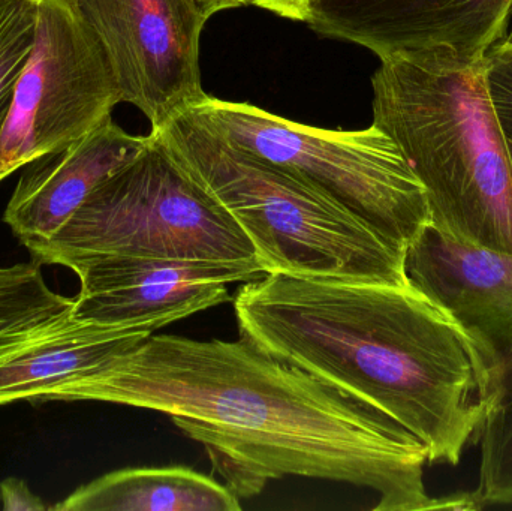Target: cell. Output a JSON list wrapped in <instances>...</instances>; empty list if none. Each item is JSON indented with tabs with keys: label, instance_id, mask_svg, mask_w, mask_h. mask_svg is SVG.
Wrapping results in <instances>:
<instances>
[{
	"label": "cell",
	"instance_id": "10",
	"mask_svg": "<svg viewBox=\"0 0 512 511\" xmlns=\"http://www.w3.org/2000/svg\"><path fill=\"white\" fill-rule=\"evenodd\" d=\"M75 317L107 326H153L185 320L231 302L228 284L264 276L258 263L104 255L75 264Z\"/></svg>",
	"mask_w": 512,
	"mask_h": 511
},
{
	"label": "cell",
	"instance_id": "17",
	"mask_svg": "<svg viewBox=\"0 0 512 511\" xmlns=\"http://www.w3.org/2000/svg\"><path fill=\"white\" fill-rule=\"evenodd\" d=\"M72 303L74 299L50 290L35 261L0 269V335Z\"/></svg>",
	"mask_w": 512,
	"mask_h": 511
},
{
	"label": "cell",
	"instance_id": "6",
	"mask_svg": "<svg viewBox=\"0 0 512 511\" xmlns=\"http://www.w3.org/2000/svg\"><path fill=\"white\" fill-rule=\"evenodd\" d=\"M189 113L237 149L285 168L366 219L399 248L430 222L426 191L397 144L375 125L331 131L207 95Z\"/></svg>",
	"mask_w": 512,
	"mask_h": 511
},
{
	"label": "cell",
	"instance_id": "11",
	"mask_svg": "<svg viewBox=\"0 0 512 511\" xmlns=\"http://www.w3.org/2000/svg\"><path fill=\"white\" fill-rule=\"evenodd\" d=\"M149 135H131L108 119L80 140L24 165L3 221L27 251L51 239L90 192L143 152Z\"/></svg>",
	"mask_w": 512,
	"mask_h": 511
},
{
	"label": "cell",
	"instance_id": "9",
	"mask_svg": "<svg viewBox=\"0 0 512 511\" xmlns=\"http://www.w3.org/2000/svg\"><path fill=\"white\" fill-rule=\"evenodd\" d=\"M304 23L379 60L415 56L474 65L507 39L512 0H312Z\"/></svg>",
	"mask_w": 512,
	"mask_h": 511
},
{
	"label": "cell",
	"instance_id": "20",
	"mask_svg": "<svg viewBox=\"0 0 512 511\" xmlns=\"http://www.w3.org/2000/svg\"><path fill=\"white\" fill-rule=\"evenodd\" d=\"M0 503L5 511H45L50 509L38 495L30 491L29 485L17 477H8L0 482Z\"/></svg>",
	"mask_w": 512,
	"mask_h": 511
},
{
	"label": "cell",
	"instance_id": "22",
	"mask_svg": "<svg viewBox=\"0 0 512 511\" xmlns=\"http://www.w3.org/2000/svg\"><path fill=\"white\" fill-rule=\"evenodd\" d=\"M194 2L197 3L198 9L210 18L218 12L225 11V9L252 5L254 0H194Z\"/></svg>",
	"mask_w": 512,
	"mask_h": 511
},
{
	"label": "cell",
	"instance_id": "15",
	"mask_svg": "<svg viewBox=\"0 0 512 511\" xmlns=\"http://www.w3.org/2000/svg\"><path fill=\"white\" fill-rule=\"evenodd\" d=\"M477 440L481 450L480 485L474 491L478 504L481 509L512 506V401L487 411Z\"/></svg>",
	"mask_w": 512,
	"mask_h": 511
},
{
	"label": "cell",
	"instance_id": "13",
	"mask_svg": "<svg viewBox=\"0 0 512 511\" xmlns=\"http://www.w3.org/2000/svg\"><path fill=\"white\" fill-rule=\"evenodd\" d=\"M405 275L466 332L512 314V254L462 242L432 222L406 246Z\"/></svg>",
	"mask_w": 512,
	"mask_h": 511
},
{
	"label": "cell",
	"instance_id": "16",
	"mask_svg": "<svg viewBox=\"0 0 512 511\" xmlns=\"http://www.w3.org/2000/svg\"><path fill=\"white\" fill-rule=\"evenodd\" d=\"M38 0H0V134L35 44Z\"/></svg>",
	"mask_w": 512,
	"mask_h": 511
},
{
	"label": "cell",
	"instance_id": "4",
	"mask_svg": "<svg viewBox=\"0 0 512 511\" xmlns=\"http://www.w3.org/2000/svg\"><path fill=\"white\" fill-rule=\"evenodd\" d=\"M152 134L233 216L265 275L408 284L405 249L307 180L237 149L189 111Z\"/></svg>",
	"mask_w": 512,
	"mask_h": 511
},
{
	"label": "cell",
	"instance_id": "7",
	"mask_svg": "<svg viewBox=\"0 0 512 511\" xmlns=\"http://www.w3.org/2000/svg\"><path fill=\"white\" fill-rule=\"evenodd\" d=\"M119 89L77 0H38L35 44L0 134V180L111 119Z\"/></svg>",
	"mask_w": 512,
	"mask_h": 511
},
{
	"label": "cell",
	"instance_id": "1",
	"mask_svg": "<svg viewBox=\"0 0 512 511\" xmlns=\"http://www.w3.org/2000/svg\"><path fill=\"white\" fill-rule=\"evenodd\" d=\"M45 401H99L158 411L203 444L239 498L285 476L348 483L378 495L375 511L457 510L433 498L429 452L393 420L246 339L150 335Z\"/></svg>",
	"mask_w": 512,
	"mask_h": 511
},
{
	"label": "cell",
	"instance_id": "18",
	"mask_svg": "<svg viewBox=\"0 0 512 511\" xmlns=\"http://www.w3.org/2000/svg\"><path fill=\"white\" fill-rule=\"evenodd\" d=\"M468 335L483 365L487 411L512 401V314Z\"/></svg>",
	"mask_w": 512,
	"mask_h": 511
},
{
	"label": "cell",
	"instance_id": "8",
	"mask_svg": "<svg viewBox=\"0 0 512 511\" xmlns=\"http://www.w3.org/2000/svg\"><path fill=\"white\" fill-rule=\"evenodd\" d=\"M113 71L120 101L152 129L206 98L200 39L209 17L194 0H77Z\"/></svg>",
	"mask_w": 512,
	"mask_h": 511
},
{
	"label": "cell",
	"instance_id": "2",
	"mask_svg": "<svg viewBox=\"0 0 512 511\" xmlns=\"http://www.w3.org/2000/svg\"><path fill=\"white\" fill-rule=\"evenodd\" d=\"M239 338L411 432L459 465L487 414L474 341L411 284L264 275L233 299Z\"/></svg>",
	"mask_w": 512,
	"mask_h": 511
},
{
	"label": "cell",
	"instance_id": "24",
	"mask_svg": "<svg viewBox=\"0 0 512 511\" xmlns=\"http://www.w3.org/2000/svg\"><path fill=\"white\" fill-rule=\"evenodd\" d=\"M0 182H2V180H0Z\"/></svg>",
	"mask_w": 512,
	"mask_h": 511
},
{
	"label": "cell",
	"instance_id": "5",
	"mask_svg": "<svg viewBox=\"0 0 512 511\" xmlns=\"http://www.w3.org/2000/svg\"><path fill=\"white\" fill-rule=\"evenodd\" d=\"M38 264H75L104 255L258 263L233 216L204 191L150 132L140 155L99 183L44 245Z\"/></svg>",
	"mask_w": 512,
	"mask_h": 511
},
{
	"label": "cell",
	"instance_id": "19",
	"mask_svg": "<svg viewBox=\"0 0 512 511\" xmlns=\"http://www.w3.org/2000/svg\"><path fill=\"white\" fill-rule=\"evenodd\" d=\"M486 81L499 125L512 147V42L492 48L487 56Z\"/></svg>",
	"mask_w": 512,
	"mask_h": 511
},
{
	"label": "cell",
	"instance_id": "3",
	"mask_svg": "<svg viewBox=\"0 0 512 511\" xmlns=\"http://www.w3.org/2000/svg\"><path fill=\"white\" fill-rule=\"evenodd\" d=\"M486 62L382 59L372 77V125L420 180L435 227L512 254V147L487 90Z\"/></svg>",
	"mask_w": 512,
	"mask_h": 511
},
{
	"label": "cell",
	"instance_id": "14",
	"mask_svg": "<svg viewBox=\"0 0 512 511\" xmlns=\"http://www.w3.org/2000/svg\"><path fill=\"white\" fill-rule=\"evenodd\" d=\"M228 486L188 467L126 468L105 474L54 511H239Z\"/></svg>",
	"mask_w": 512,
	"mask_h": 511
},
{
	"label": "cell",
	"instance_id": "21",
	"mask_svg": "<svg viewBox=\"0 0 512 511\" xmlns=\"http://www.w3.org/2000/svg\"><path fill=\"white\" fill-rule=\"evenodd\" d=\"M310 2L312 0H254L252 5L267 9L288 20L306 21Z\"/></svg>",
	"mask_w": 512,
	"mask_h": 511
},
{
	"label": "cell",
	"instance_id": "23",
	"mask_svg": "<svg viewBox=\"0 0 512 511\" xmlns=\"http://www.w3.org/2000/svg\"><path fill=\"white\" fill-rule=\"evenodd\" d=\"M507 42H512V23H511V29L510 32H508L507 39H505Z\"/></svg>",
	"mask_w": 512,
	"mask_h": 511
},
{
	"label": "cell",
	"instance_id": "12",
	"mask_svg": "<svg viewBox=\"0 0 512 511\" xmlns=\"http://www.w3.org/2000/svg\"><path fill=\"white\" fill-rule=\"evenodd\" d=\"M68 308L0 335V407L42 402L54 387L98 368L156 332L153 326H107Z\"/></svg>",
	"mask_w": 512,
	"mask_h": 511
}]
</instances>
